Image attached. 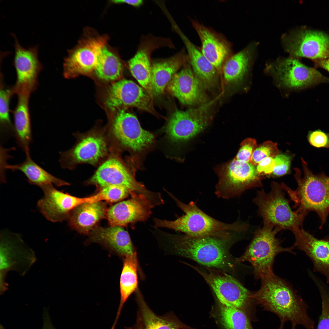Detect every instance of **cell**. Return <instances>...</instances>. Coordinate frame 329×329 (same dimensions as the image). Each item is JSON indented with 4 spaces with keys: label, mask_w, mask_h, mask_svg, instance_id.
Returning a JSON list of instances; mask_svg holds the SVG:
<instances>
[{
    "label": "cell",
    "mask_w": 329,
    "mask_h": 329,
    "mask_svg": "<svg viewBox=\"0 0 329 329\" xmlns=\"http://www.w3.org/2000/svg\"><path fill=\"white\" fill-rule=\"evenodd\" d=\"M152 97L144 88L133 81L122 79L110 86L105 104L112 110L131 107L154 113Z\"/></svg>",
    "instance_id": "e0dca14e"
},
{
    "label": "cell",
    "mask_w": 329,
    "mask_h": 329,
    "mask_svg": "<svg viewBox=\"0 0 329 329\" xmlns=\"http://www.w3.org/2000/svg\"><path fill=\"white\" fill-rule=\"evenodd\" d=\"M0 91V125L1 137L4 140L14 135V126L9 115L10 98L14 92L12 88H6L1 86Z\"/></svg>",
    "instance_id": "e575fe53"
},
{
    "label": "cell",
    "mask_w": 329,
    "mask_h": 329,
    "mask_svg": "<svg viewBox=\"0 0 329 329\" xmlns=\"http://www.w3.org/2000/svg\"><path fill=\"white\" fill-rule=\"evenodd\" d=\"M0 241V272L14 271L24 276L37 260L34 251L13 232H2Z\"/></svg>",
    "instance_id": "8fae6325"
},
{
    "label": "cell",
    "mask_w": 329,
    "mask_h": 329,
    "mask_svg": "<svg viewBox=\"0 0 329 329\" xmlns=\"http://www.w3.org/2000/svg\"><path fill=\"white\" fill-rule=\"evenodd\" d=\"M271 191H258L253 202L258 207V215L263 219V224L271 226L279 232L281 230L302 228L306 215L293 211L289 201L280 185L272 182Z\"/></svg>",
    "instance_id": "8992f818"
},
{
    "label": "cell",
    "mask_w": 329,
    "mask_h": 329,
    "mask_svg": "<svg viewBox=\"0 0 329 329\" xmlns=\"http://www.w3.org/2000/svg\"><path fill=\"white\" fill-rule=\"evenodd\" d=\"M98 193L102 200H105L111 203L119 201L130 194L129 191L126 188L115 185L103 187Z\"/></svg>",
    "instance_id": "8d00e7d4"
},
{
    "label": "cell",
    "mask_w": 329,
    "mask_h": 329,
    "mask_svg": "<svg viewBox=\"0 0 329 329\" xmlns=\"http://www.w3.org/2000/svg\"><path fill=\"white\" fill-rule=\"evenodd\" d=\"M130 199L112 206L106 216L111 226L123 227L129 224L144 221L150 216L156 206L145 195L131 193Z\"/></svg>",
    "instance_id": "ffe728a7"
},
{
    "label": "cell",
    "mask_w": 329,
    "mask_h": 329,
    "mask_svg": "<svg viewBox=\"0 0 329 329\" xmlns=\"http://www.w3.org/2000/svg\"><path fill=\"white\" fill-rule=\"evenodd\" d=\"M168 193L185 214L173 221L154 218L155 228H169L193 236L210 235L223 231L247 232L251 230L250 226L246 222L238 220L232 224H227L220 221L206 214L193 201L185 204L172 193Z\"/></svg>",
    "instance_id": "277c9868"
},
{
    "label": "cell",
    "mask_w": 329,
    "mask_h": 329,
    "mask_svg": "<svg viewBox=\"0 0 329 329\" xmlns=\"http://www.w3.org/2000/svg\"><path fill=\"white\" fill-rule=\"evenodd\" d=\"M163 47L174 48L171 40L167 38L155 36L151 34L142 37L136 51L128 61L133 76L152 97L151 56L156 49Z\"/></svg>",
    "instance_id": "5bb4252c"
},
{
    "label": "cell",
    "mask_w": 329,
    "mask_h": 329,
    "mask_svg": "<svg viewBox=\"0 0 329 329\" xmlns=\"http://www.w3.org/2000/svg\"><path fill=\"white\" fill-rule=\"evenodd\" d=\"M123 71V64L118 54L106 45L94 70L96 76L104 80H116L121 77Z\"/></svg>",
    "instance_id": "d6a6232c"
},
{
    "label": "cell",
    "mask_w": 329,
    "mask_h": 329,
    "mask_svg": "<svg viewBox=\"0 0 329 329\" xmlns=\"http://www.w3.org/2000/svg\"><path fill=\"white\" fill-rule=\"evenodd\" d=\"M322 300V312L317 329H329V294L319 286Z\"/></svg>",
    "instance_id": "f35d334b"
},
{
    "label": "cell",
    "mask_w": 329,
    "mask_h": 329,
    "mask_svg": "<svg viewBox=\"0 0 329 329\" xmlns=\"http://www.w3.org/2000/svg\"><path fill=\"white\" fill-rule=\"evenodd\" d=\"M12 34L15 40L13 63L17 74L16 82L12 89L17 94H30L37 87L38 76L42 68L38 58V47L25 48L19 44L16 35Z\"/></svg>",
    "instance_id": "9a60e30c"
},
{
    "label": "cell",
    "mask_w": 329,
    "mask_h": 329,
    "mask_svg": "<svg viewBox=\"0 0 329 329\" xmlns=\"http://www.w3.org/2000/svg\"><path fill=\"white\" fill-rule=\"evenodd\" d=\"M261 280L260 289L253 292L252 297L264 310L278 317L280 324L278 329H284L287 321L292 326L301 325L306 329H314L315 323L307 313V305L287 282L273 272Z\"/></svg>",
    "instance_id": "7a4b0ae2"
},
{
    "label": "cell",
    "mask_w": 329,
    "mask_h": 329,
    "mask_svg": "<svg viewBox=\"0 0 329 329\" xmlns=\"http://www.w3.org/2000/svg\"><path fill=\"white\" fill-rule=\"evenodd\" d=\"M295 327L294 326H292V329H295Z\"/></svg>",
    "instance_id": "c3c4849f"
},
{
    "label": "cell",
    "mask_w": 329,
    "mask_h": 329,
    "mask_svg": "<svg viewBox=\"0 0 329 329\" xmlns=\"http://www.w3.org/2000/svg\"><path fill=\"white\" fill-rule=\"evenodd\" d=\"M53 185H49L41 188L44 195L37 205L39 211L51 222L62 221L69 216L71 211L83 203L99 200L97 194L89 197L79 198L60 191Z\"/></svg>",
    "instance_id": "2e32d148"
},
{
    "label": "cell",
    "mask_w": 329,
    "mask_h": 329,
    "mask_svg": "<svg viewBox=\"0 0 329 329\" xmlns=\"http://www.w3.org/2000/svg\"><path fill=\"white\" fill-rule=\"evenodd\" d=\"M30 94L27 93L17 94V104L14 112V135L17 144L25 153L30 151L33 140L29 110Z\"/></svg>",
    "instance_id": "f1b7e54d"
},
{
    "label": "cell",
    "mask_w": 329,
    "mask_h": 329,
    "mask_svg": "<svg viewBox=\"0 0 329 329\" xmlns=\"http://www.w3.org/2000/svg\"><path fill=\"white\" fill-rule=\"evenodd\" d=\"M89 234L93 242L102 244L123 258L137 255L130 235L122 227H95Z\"/></svg>",
    "instance_id": "d4e9b609"
},
{
    "label": "cell",
    "mask_w": 329,
    "mask_h": 329,
    "mask_svg": "<svg viewBox=\"0 0 329 329\" xmlns=\"http://www.w3.org/2000/svg\"><path fill=\"white\" fill-rule=\"evenodd\" d=\"M214 100L185 111L176 110L171 116L165 132L173 142L187 140L203 131L210 119V111Z\"/></svg>",
    "instance_id": "30bf717a"
},
{
    "label": "cell",
    "mask_w": 329,
    "mask_h": 329,
    "mask_svg": "<svg viewBox=\"0 0 329 329\" xmlns=\"http://www.w3.org/2000/svg\"><path fill=\"white\" fill-rule=\"evenodd\" d=\"M203 86L191 67L186 65L174 75L166 88L183 104L201 105L207 102Z\"/></svg>",
    "instance_id": "7402d4cb"
},
{
    "label": "cell",
    "mask_w": 329,
    "mask_h": 329,
    "mask_svg": "<svg viewBox=\"0 0 329 329\" xmlns=\"http://www.w3.org/2000/svg\"><path fill=\"white\" fill-rule=\"evenodd\" d=\"M279 232L271 226L263 224L262 228L254 231L251 242L244 253L235 259L236 262H249L256 279H261L273 272V264L277 255L283 252L295 254L293 251V245L287 248L281 246V241L276 237Z\"/></svg>",
    "instance_id": "52a82bcc"
},
{
    "label": "cell",
    "mask_w": 329,
    "mask_h": 329,
    "mask_svg": "<svg viewBox=\"0 0 329 329\" xmlns=\"http://www.w3.org/2000/svg\"><path fill=\"white\" fill-rule=\"evenodd\" d=\"M43 326L42 329H56L51 319L47 308H44L42 313Z\"/></svg>",
    "instance_id": "7bdbcfd3"
},
{
    "label": "cell",
    "mask_w": 329,
    "mask_h": 329,
    "mask_svg": "<svg viewBox=\"0 0 329 329\" xmlns=\"http://www.w3.org/2000/svg\"><path fill=\"white\" fill-rule=\"evenodd\" d=\"M26 158L22 163L14 165L6 164L5 168L12 171H19L24 174L31 184L41 188L53 185L57 186L68 185L66 182L52 175L36 163L31 158L30 152L25 153Z\"/></svg>",
    "instance_id": "f546056e"
},
{
    "label": "cell",
    "mask_w": 329,
    "mask_h": 329,
    "mask_svg": "<svg viewBox=\"0 0 329 329\" xmlns=\"http://www.w3.org/2000/svg\"><path fill=\"white\" fill-rule=\"evenodd\" d=\"M290 156L279 154L274 158V166L272 172L274 175L280 176L286 174L288 171L291 162Z\"/></svg>",
    "instance_id": "60d3db41"
},
{
    "label": "cell",
    "mask_w": 329,
    "mask_h": 329,
    "mask_svg": "<svg viewBox=\"0 0 329 329\" xmlns=\"http://www.w3.org/2000/svg\"><path fill=\"white\" fill-rule=\"evenodd\" d=\"M221 320L225 329H253L251 321L241 310L222 306Z\"/></svg>",
    "instance_id": "836d02e7"
},
{
    "label": "cell",
    "mask_w": 329,
    "mask_h": 329,
    "mask_svg": "<svg viewBox=\"0 0 329 329\" xmlns=\"http://www.w3.org/2000/svg\"><path fill=\"white\" fill-rule=\"evenodd\" d=\"M307 138L310 144L313 147L329 148V133L320 129L310 131L308 133Z\"/></svg>",
    "instance_id": "ab89813d"
},
{
    "label": "cell",
    "mask_w": 329,
    "mask_h": 329,
    "mask_svg": "<svg viewBox=\"0 0 329 329\" xmlns=\"http://www.w3.org/2000/svg\"><path fill=\"white\" fill-rule=\"evenodd\" d=\"M107 209L101 201L87 202L75 208L69 216L70 226L80 233L88 234L106 216Z\"/></svg>",
    "instance_id": "83f0119b"
},
{
    "label": "cell",
    "mask_w": 329,
    "mask_h": 329,
    "mask_svg": "<svg viewBox=\"0 0 329 329\" xmlns=\"http://www.w3.org/2000/svg\"><path fill=\"white\" fill-rule=\"evenodd\" d=\"M291 231L295 237V248L306 253L313 264V271L324 276L329 283V235L319 239L302 228Z\"/></svg>",
    "instance_id": "44dd1931"
},
{
    "label": "cell",
    "mask_w": 329,
    "mask_h": 329,
    "mask_svg": "<svg viewBox=\"0 0 329 329\" xmlns=\"http://www.w3.org/2000/svg\"><path fill=\"white\" fill-rule=\"evenodd\" d=\"M303 171L297 168L295 178L298 186L293 190L282 182L281 186L294 203L293 208L299 213L307 215L310 211L316 212L321 220L319 228L322 229L329 214V176L323 172L314 174L308 168L307 162L301 158Z\"/></svg>",
    "instance_id": "3957f363"
},
{
    "label": "cell",
    "mask_w": 329,
    "mask_h": 329,
    "mask_svg": "<svg viewBox=\"0 0 329 329\" xmlns=\"http://www.w3.org/2000/svg\"><path fill=\"white\" fill-rule=\"evenodd\" d=\"M187 265L203 277L222 306L239 309L252 322L258 320L256 316V304L252 297L253 292L232 275L215 268Z\"/></svg>",
    "instance_id": "5b68a950"
},
{
    "label": "cell",
    "mask_w": 329,
    "mask_h": 329,
    "mask_svg": "<svg viewBox=\"0 0 329 329\" xmlns=\"http://www.w3.org/2000/svg\"><path fill=\"white\" fill-rule=\"evenodd\" d=\"M285 48L294 56L312 60L329 58V37L324 32L302 29L285 38Z\"/></svg>",
    "instance_id": "ac0fdd59"
},
{
    "label": "cell",
    "mask_w": 329,
    "mask_h": 329,
    "mask_svg": "<svg viewBox=\"0 0 329 329\" xmlns=\"http://www.w3.org/2000/svg\"><path fill=\"white\" fill-rule=\"evenodd\" d=\"M90 183L102 187L111 185L123 187L130 194L135 193L143 194L152 202H158L161 198L159 193L147 189L137 182L123 163L115 158H110L101 165L89 180Z\"/></svg>",
    "instance_id": "7c38bea8"
},
{
    "label": "cell",
    "mask_w": 329,
    "mask_h": 329,
    "mask_svg": "<svg viewBox=\"0 0 329 329\" xmlns=\"http://www.w3.org/2000/svg\"><path fill=\"white\" fill-rule=\"evenodd\" d=\"M189 61L184 49L170 57L155 60L151 63L153 95L162 94L174 75Z\"/></svg>",
    "instance_id": "4316f807"
},
{
    "label": "cell",
    "mask_w": 329,
    "mask_h": 329,
    "mask_svg": "<svg viewBox=\"0 0 329 329\" xmlns=\"http://www.w3.org/2000/svg\"><path fill=\"white\" fill-rule=\"evenodd\" d=\"M279 153L277 143L271 141H265L257 146L253 154L250 163L256 165L264 159L268 157L274 158Z\"/></svg>",
    "instance_id": "d590c367"
},
{
    "label": "cell",
    "mask_w": 329,
    "mask_h": 329,
    "mask_svg": "<svg viewBox=\"0 0 329 329\" xmlns=\"http://www.w3.org/2000/svg\"><path fill=\"white\" fill-rule=\"evenodd\" d=\"M108 38L105 35H86L73 49L68 51L63 64L66 78L86 74L94 71L102 50L107 45Z\"/></svg>",
    "instance_id": "9c48e42d"
},
{
    "label": "cell",
    "mask_w": 329,
    "mask_h": 329,
    "mask_svg": "<svg viewBox=\"0 0 329 329\" xmlns=\"http://www.w3.org/2000/svg\"><path fill=\"white\" fill-rule=\"evenodd\" d=\"M171 23L186 47L189 62L195 76L204 86L210 87L214 85L217 81V70L183 33L175 22L172 21Z\"/></svg>",
    "instance_id": "484cf974"
},
{
    "label": "cell",
    "mask_w": 329,
    "mask_h": 329,
    "mask_svg": "<svg viewBox=\"0 0 329 329\" xmlns=\"http://www.w3.org/2000/svg\"><path fill=\"white\" fill-rule=\"evenodd\" d=\"M255 166L235 157L220 167L215 192L217 197L229 199L239 196L246 189L261 187L263 177L257 173Z\"/></svg>",
    "instance_id": "ba28073f"
},
{
    "label": "cell",
    "mask_w": 329,
    "mask_h": 329,
    "mask_svg": "<svg viewBox=\"0 0 329 329\" xmlns=\"http://www.w3.org/2000/svg\"><path fill=\"white\" fill-rule=\"evenodd\" d=\"M107 145L104 137L99 134H92L82 138L71 149L60 152L59 162L63 168H70L76 163L94 164L103 157L107 151Z\"/></svg>",
    "instance_id": "603a6c76"
},
{
    "label": "cell",
    "mask_w": 329,
    "mask_h": 329,
    "mask_svg": "<svg viewBox=\"0 0 329 329\" xmlns=\"http://www.w3.org/2000/svg\"><path fill=\"white\" fill-rule=\"evenodd\" d=\"M315 66L323 68L329 72V58L313 60Z\"/></svg>",
    "instance_id": "f6af8a7d"
},
{
    "label": "cell",
    "mask_w": 329,
    "mask_h": 329,
    "mask_svg": "<svg viewBox=\"0 0 329 329\" xmlns=\"http://www.w3.org/2000/svg\"><path fill=\"white\" fill-rule=\"evenodd\" d=\"M113 135L125 147L136 152H141L153 143L154 137L143 129L137 117L123 109L119 111L112 126Z\"/></svg>",
    "instance_id": "d6986e66"
},
{
    "label": "cell",
    "mask_w": 329,
    "mask_h": 329,
    "mask_svg": "<svg viewBox=\"0 0 329 329\" xmlns=\"http://www.w3.org/2000/svg\"><path fill=\"white\" fill-rule=\"evenodd\" d=\"M257 146L256 141L254 139L248 138L244 140L241 143L235 157L246 162H250L253 154Z\"/></svg>",
    "instance_id": "74e56055"
},
{
    "label": "cell",
    "mask_w": 329,
    "mask_h": 329,
    "mask_svg": "<svg viewBox=\"0 0 329 329\" xmlns=\"http://www.w3.org/2000/svg\"><path fill=\"white\" fill-rule=\"evenodd\" d=\"M241 232L223 231L203 236L172 234L158 229L155 236L166 252L193 260L202 266L234 275L240 263L231 255V245L245 236Z\"/></svg>",
    "instance_id": "6da1fadb"
},
{
    "label": "cell",
    "mask_w": 329,
    "mask_h": 329,
    "mask_svg": "<svg viewBox=\"0 0 329 329\" xmlns=\"http://www.w3.org/2000/svg\"><path fill=\"white\" fill-rule=\"evenodd\" d=\"M113 2L116 3H125L135 7H139L143 3L142 0H118L113 1Z\"/></svg>",
    "instance_id": "7dc6e473"
},
{
    "label": "cell",
    "mask_w": 329,
    "mask_h": 329,
    "mask_svg": "<svg viewBox=\"0 0 329 329\" xmlns=\"http://www.w3.org/2000/svg\"><path fill=\"white\" fill-rule=\"evenodd\" d=\"M124 329H145L142 315L139 310H137L134 324L131 327H125Z\"/></svg>",
    "instance_id": "ee69618b"
},
{
    "label": "cell",
    "mask_w": 329,
    "mask_h": 329,
    "mask_svg": "<svg viewBox=\"0 0 329 329\" xmlns=\"http://www.w3.org/2000/svg\"><path fill=\"white\" fill-rule=\"evenodd\" d=\"M253 49L251 45L248 46L226 60L222 70L226 82L238 83L243 79L250 67Z\"/></svg>",
    "instance_id": "1f68e13d"
},
{
    "label": "cell",
    "mask_w": 329,
    "mask_h": 329,
    "mask_svg": "<svg viewBox=\"0 0 329 329\" xmlns=\"http://www.w3.org/2000/svg\"><path fill=\"white\" fill-rule=\"evenodd\" d=\"M269 69L278 82L286 87L300 89L321 83H329V79L314 68L307 66L297 59L280 60Z\"/></svg>",
    "instance_id": "4fadbf2b"
},
{
    "label": "cell",
    "mask_w": 329,
    "mask_h": 329,
    "mask_svg": "<svg viewBox=\"0 0 329 329\" xmlns=\"http://www.w3.org/2000/svg\"><path fill=\"white\" fill-rule=\"evenodd\" d=\"M7 274L0 272V293L3 294L8 289V285L5 281Z\"/></svg>",
    "instance_id": "bcb514c9"
},
{
    "label": "cell",
    "mask_w": 329,
    "mask_h": 329,
    "mask_svg": "<svg viewBox=\"0 0 329 329\" xmlns=\"http://www.w3.org/2000/svg\"><path fill=\"white\" fill-rule=\"evenodd\" d=\"M192 23L201 41L203 54L218 71H221L232 55L230 44L221 35L197 21L192 20Z\"/></svg>",
    "instance_id": "cb8c5ba5"
},
{
    "label": "cell",
    "mask_w": 329,
    "mask_h": 329,
    "mask_svg": "<svg viewBox=\"0 0 329 329\" xmlns=\"http://www.w3.org/2000/svg\"><path fill=\"white\" fill-rule=\"evenodd\" d=\"M123 259V265L120 278V303L111 329H115L125 303L130 295L138 289L139 264L137 255Z\"/></svg>",
    "instance_id": "4dcf8cb0"
},
{
    "label": "cell",
    "mask_w": 329,
    "mask_h": 329,
    "mask_svg": "<svg viewBox=\"0 0 329 329\" xmlns=\"http://www.w3.org/2000/svg\"><path fill=\"white\" fill-rule=\"evenodd\" d=\"M274 166V158L267 157L260 162L256 167V172L259 174H270L272 173Z\"/></svg>",
    "instance_id": "b9f144b4"
}]
</instances>
